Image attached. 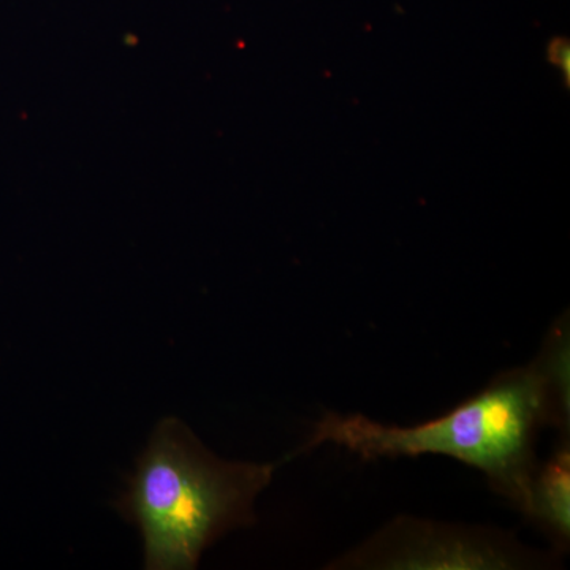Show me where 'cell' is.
Listing matches in <instances>:
<instances>
[{
    "instance_id": "6da1fadb",
    "label": "cell",
    "mask_w": 570,
    "mask_h": 570,
    "mask_svg": "<svg viewBox=\"0 0 570 570\" xmlns=\"http://www.w3.org/2000/svg\"><path fill=\"white\" fill-rule=\"evenodd\" d=\"M568 328L558 322L530 365L499 374L448 414L412 426L326 414L302 452L336 444L366 461L450 456L482 471L491 489L521 510L539 464V434L549 426L569 430Z\"/></svg>"
},
{
    "instance_id": "7a4b0ae2",
    "label": "cell",
    "mask_w": 570,
    "mask_h": 570,
    "mask_svg": "<svg viewBox=\"0 0 570 570\" xmlns=\"http://www.w3.org/2000/svg\"><path fill=\"white\" fill-rule=\"evenodd\" d=\"M276 468L219 459L183 420H160L116 502L140 530L145 569H197L216 540L253 527L255 499Z\"/></svg>"
},
{
    "instance_id": "3957f363",
    "label": "cell",
    "mask_w": 570,
    "mask_h": 570,
    "mask_svg": "<svg viewBox=\"0 0 570 570\" xmlns=\"http://www.w3.org/2000/svg\"><path fill=\"white\" fill-rule=\"evenodd\" d=\"M542 562L535 551L501 531L397 517L330 568L504 570L538 568Z\"/></svg>"
},
{
    "instance_id": "277c9868",
    "label": "cell",
    "mask_w": 570,
    "mask_h": 570,
    "mask_svg": "<svg viewBox=\"0 0 570 570\" xmlns=\"http://www.w3.org/2000/svg\"><path fill=\"white\" fill-rule=\"evenodd\" d=\"M521 512L549 535L558 551L569 549L570 540V448L569 438L547 463L538 464Z\"/></svg>"
}]
</instances>
